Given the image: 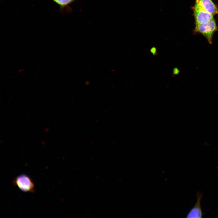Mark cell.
<instances>
[{
	"mask_svg": "<svg viewBox=\"0 0 218 218\" xmlns=\"http://www.w3.org/2000/svg\"><path fill=\"white\" fill-rule=\"evenodd\" d=\"M217 30L216 22L213 19L206 24L196 25L194 31L196 33L202 35L210 44H212L213 35Z\"/></svg>",
	"mask_w": 218,
	"mask_h": 218,
	"instance_id": "1",
	"label": "cell"
},
{
	"mask_svg": "<svg viewBox=\"0 0 218 218\" xmlns=\"http://www.w3.org/2000/svg\"><path fill=\"white\" fill-rule=\"evenodd\" d=\"M192 9L195 25L206 24L213 19V15L207 12L196 2Z\"/></svg>",
	"mask_w": 218,
	"mask_h": 218,
	"instance_id": "2",
	"label": "cell"
},
{
	"mask_svg": "<svg viewBox=\"0 0 218 218\" xmlns=\"http://www.w3.org/2000/svg\"><path fill=\"white\" fill-rule=\"evenodd\" d=\"M13 184L22 191L33 193L35 190L34 184L29 177L25 174H21L15 178Z\"/></svg>",
	"mask_w": 218,
	"mask_h": 218,
	"instance_id": "3",
	"label": "cell"
},
{
	"mask_svg": "<svg viewBox=\"0 0 218 218\" xmlns=\"http://www.w3.org/2000/svg\"><path fill=\"white\" fill-rule=\"evenodd\" d=\"M197 201L194 205L187 215V218H200L202 217V213L201 206V201L203 193L198 192L197 193Z\"/></svg>",
	"mask_w": 218,
	"mask_h": 218,
	"instance_id": "4",
	"label": "cell"
},
{
	"mask_svg": "<svg viewBox=\"0 0 218 218\" xmlns=\"http://www.w3.org/2000/svg\"><path fill=\"white\" fill-rule=\"evenodd\" d=\"M195 2L213 15H218V8L212 0H196Z\"/></svg>",
	"mask_w": 218,
	"mask_h": 218,
	"instance_id": "5",
	"label": "cell"
},
{
	"mask_svg": "<svg viewBox=\"0 0 218 218\" xmlns=\"http://www.w3.org/2000/svg\"><path fill=\"white\" fill-rule=\"evenodd\" d=\"M55 2L61 8L68 7L69 5L72 3L75 0H51Z\"/></svg>",
	"mask_w": 218,
	"mask_h": 218,
	"instance_id": "6",
	"label": "cell"
},
{
	"mask_svg": "<svg viewBox=\"0 0 218 218\" xmlns=\"http://www.w3.org/2000/svg\"><path fill=\"white\" fill-rule=\"evenodd\" d=\"M150 52L154 56L156 55L157 54V48L155 47H152L150 49Z\"/></svg>",
	"mask_w": 218,
	"mask_h": 218,
	"instance_id": "7",
	"label": "cell"
},
{
	"mask_svg": "<svg viewBox=\"0 0 218 218\" xmlns=\"http://www.w3.org/2000/svg\"><path fill=\"white\" fill-rule=\"evenodd\" d=\"M179 73V69L177 68H174L173 70L172 75L175 76L178 74Z\"/></svg>",
	"mask_w": 218,
	"mask_h": 218,
	"instance_id": "8",
	"label": "cell"
}]
</instances>
